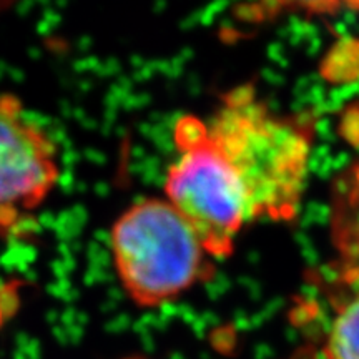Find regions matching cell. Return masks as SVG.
Segmentation results:
<instances>
[{
	"mask_svg": "<svg viewBox=\"0 0 359 359\" xmlns=\"http://www.w3.org/2000/svg\"><path fill=\"white\" fill-rule=\"evenodd\" d=\"M178 156L165 178L173 208L196 233L213 259H226L236 238L250 223L236 175L210 137L208 125L195 115L180 116L173 127Z\"/></svg>",
	"mask_w": 359,
	"mask_h": 359,
	"instance_id": "3",
	"label": "cell"
},
{
	"mask_svg": "<svg viewBox=\"0 0 359 359\" xmlns=\"http://www.w3.org/2000/svg\"><path fill=\"white\" fill-rule=\"evenodd\" d=\"M17 0H0V13H4L6 11H8Z\"/></svg>",
	"mask_w": 359,
	"mask_h": 359,
	"instance_id": "8",
	"label": "cell"
},
{
	"mask_svg": "<svg viewBox=\"0 0 359 359\" xmlns=\"http://www.w3.org/2000/svg\"><path fill=\"white\" fill-rule=\"evenodd\" d=\"M111 257L130 299L142 308L173 302L213 275V258L167 198H143L116 218Z\"/></svg>",
	"mask_w": 359,
	"mask_h": 359,
	"instance_id": "2",
	"label": "cell"
},
{
	"mask_svg": "<svg viewBox=\"0 0 359 359\" xmlns=\"http://www.w3.org/2000/svg\"><path fill=\"white\" fill-rule=\"evenodd\" d=\"M60 178L58 147L22 111L15 97H0V235L27 230Z\"/></svg>",
	"mask_w": 359,
	"mask_h": 359,
	"instance_id": "4",
	"label": "cell"
},
{
	"mask_svg": "<svg viewBox=\"0 0 359 359\" xmlns=\"http://www.w3.org/2000/svg\"><path fill=\"white\" fill-rule=\"evenodd\" d=\"M326 333V359H359V290H344Z\"/></svg>",
	"mask_w": 359,
	"mask_h": 359,
	"instance_id": "6",
	"label": "cell"
},
{
	"mask_svg": "<svg viewBox=\"0 0 359 359\" xmlns=\"http://www.w3.org/2000/svg\"><path fill=\"white\" fill-rule=\"evenodd\" d=\"M359 11V0H257L246 7L245 17L250 22H266L283 13H308V15H331L339 8Z\"/></svg>",
	"mask_w": 359,
	"mask_h": 359,
	"instance_id": "7",
	"label": "cell"
},
{
	"mask_svg": "<svg viewBox=\"0 0 359 359\" xmlns=\"http://www.w3.org/2000/svg\"><path fill=\"white\" fill-rule=\"evenodd\" d=\"M316 116L278 114L251 83L228 90L208 125L236 175L250 223H291L306 191Z\"/></svg>",
	"mask_w": 359,
	"mask_h": 359,
	"instance_id": "1",
	"label": "cell"
},
{
	"mask_svg": "<svg viewBox=\"0 0 359 359\" xmlns=\"http://www.w3.org/2000/svg\"><path fill=\"white\" fill-rule=\"evenodd\" d=\"M330 231L336 281L343 290H359V160L331 187Z\"/></svg>",
	"mask_w": 359,
	"mask_h": 359,
	"instance_id": "5",
	"label": "cell"
}]
</instances>
